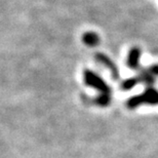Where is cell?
Wrapping results in <instances>:
<instances>
[{
  "label": "cell",
  "instance_id": "obj_1",
  "mask_svg": "<svg viewBox=\"0 0 158 158\" xmlns=\"http://www.w3.org/2000/svg\"><path fill=\"white\" fill-rule=\"evenodd\" d=\"M143 103H149V104H158V91L153 90L152 88L147 89L142 96L131 98L128 101V107L129 108H135L140 104Z\"/></svg>",
  "mask_w": 158,
  "mask_h": 158
},
{
  "label": "cell",
  "instance_id": "obj_2",
  "mask_svg": "<svg viewBox=\"0 0 158 158\" xmlns=\"http://www.w3.org/2000/svg\"><path fill=\"white\" fill-rule=\"evenodd\" d=\"M84 79H85V83L87 85H89V86L98 88V90L101 91V94H109V93H110L109 86L103 81V79H101L98 75L94 74V72L85 71Z\"/></svg>",
  "mask_w": 158,
  "mask_h": 158
},
{
  "label": "cell",
  "instance_id": "obj_3",
  "mask_svg": "<svg viewBox=\"0 0 158 158\" xmlns=\"http://www.w3.org/2000/svg\"><path fill=\"white\" fill-rule=\"evenodd\" d=\"M96 59L99 61L100 63H102V64L105 66L106 68H108L110 71H111V73L113 75V77L114 78H117L118 77V71H117V68L115 67L114 64L110 61L108 59V56L102 55V53H97L96 56Z\"/></svg>",
  "mask_w": 158,
  "mask_h": 158
},
{
  "label": "cell",
  "instance_id": "obj_4",
  "mask_svg": "<svg viewBox=\"0 0 158 158\" xmlns=\"http://www.w3.org/2000/svg\"><path fill=\"white\" fill-rule=\"evenodd\" d=\"M140 49L135 47L131 50L129 52V56H128V60H127V63H128V66L132 69H137L139 67V60H140Z\"/></svg>",
  "mask_w": 158,
  "mask_h": 158
},
{
  "label": "cell",
  "instance_id": "obj_5",
  "mask_svg": "<svg viewBox=\"0 0 158 158\" xmlns=\"http://www.w3.org/2000/svg\"><path fill=\"white\" fill-rule=\"evenodd\" d=\"M83 41L85 44L89 46H94L99 43V37H98L94 33H86L83 36Z\"/></svg>",
  "mask_w": 158,
  "mask_h": 158
},
{
  "label": "cell",
  "instance_id": "obj_6",
  "mask_svg": "<svg viewBox=\"0 0 158 158\" xmlns=\"http://www.w3.org/2000/svg\"><path fill=\"white\" fill-rule=\"evenodd\" d=\"M137 79H127L122 83V87L124 89H131V87H134L135 84H137Z\"/></svg>",
  "mask_w": 158,
  "mask_h": 158
},
{
  "label": "cell",
  "instance_id": "obj_7",
  "mask_svg": "<svg viewBox=\"0 0 158 158\" xmlns=\"http://www.w3.org/2000/svg\"><path fill=\"white\" fill-rule=\"evenodd\" d=\"M150 73L158 75V65H155V66H153V67L150 68Z\"/></svg>",
  "mask_w": 158,
  "mask_h": 158
}]
</instances>
